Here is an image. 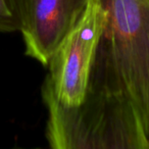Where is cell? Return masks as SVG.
Here are the masks:
<instances>
[{
	"mask_svg": "<svg viewBox=\"0 0 149 149\" xmlns=\"http://www.w3.org/2000/svg\"><path fill=\"white\" fill-rule=\"evenodd\" d=\"M103 27L86 100L55 149H149V0H101Z\"/></svg>",
	"mask_w": 149,
	"mask_h": 149,
	"instance_id": "cell-1",
	"label": "cell"
},
{
	"mask_svg": "<svg viewBox=\"0 0 149 149\" xmlns=\"http://www.w3.org/2000/svg\"><path fill=\"white\" fill-rule=\"evenodd\" d=\"M103 27L101 0H90L77 27L48 62L42 98L48 111L46 137L51 140L83 106Z\"/></svg>",
	"mask_w": 149,
	"mask_h": 149,
	"instance_id": "cell-2",
	"label": "cell"
},
{
	"mask_svg": "<svg viewBox=\"0 0 149 149\" xmlns=\"http://www.w3.org/2000/svg\"><path fill=\"white\" fill-rule=\"evenodd\" d=\"M90 0H24L21 34L26 54L43 65L85 15Z\"/></svg>",
	"mask_w": 149,
	"mask_h": 149,
	"instance_id": "cell-3",
	"label": "cell"
},
{
	"mask_svg": "<svg viewBox=\"0 0 149 149\" xmlns=\"http://www.w3.org/2000/svg\"><path fill=\"white\" fill-rule=\"evenodd\" d=\"M24 0H0V32H19Z\"/></svg>",
	"mask_w": 149,
	"mask_h": 149,
	"instance_id": "cell-4",
	"label": "cell"
}]
</instances>
